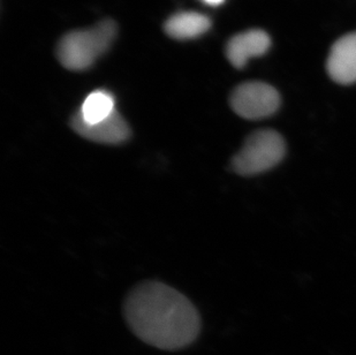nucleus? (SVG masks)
<instances>
[{"instance_id": "nucleus-1", "label": "nucleus", "mask_w": 356, "mask_h": 355, "mask_svg": "<svg viewBox=\"0 0 356 355\" xmlns=\"http://www.w3.org/2000/svg\"><path fill=\"white\" fill-rule=\"evenodd\" d=\"M124 313L142 342L165 351L185 349L201 331V319L192 302L163 283L145 282L133 288Z\"/></svg>"}, {"instance_id": "nucleus-2", "label": "nucleus", "mask_w": 356, "mask_h": 355, "mask_svg": "<svg viewBox=\"0 0 356 355\" xmlns=\"http://www.w3.org/2000/svg\"><path fill=\"white\" fill-rule=\"evenodd\" d=\"M117 31L113 21L104 20L94 27L68 33L58 43V61L71 71L87 70L111 47Z\"/></svg>"}, {"instance_id": "nucleus-3", "label": "nucleus", "mask_w": 356, "mask_h": 355, "mask_svg": "<svg viewBox=\"0 0 356 355\" xmlns=\"http://www.w3.org/2000/svg\"><path fill=\"white\" fill-rule=\"evenodd\" d=\"M282 135L273 129H261L249 135L243 147L231 161V168L243 177L259 175L275 168L285 157Z\"/></svg>"}, {"instance_id": "nucleus-4", "label": "nucleus", "mask_w": 356, "mask_h": 355, "mask_svg": "<svg viewBox=\"0 0 356 355\" xmlns=\"http://www.w3.org/2000/svg\"><path fill=\"white\" fill-rule=\"evenodd\" d=\"M229 103L240 117L259 120L273 116L280 105L278 91L264 82H245L233 90Z\"/></svg>"}, {"instance_id": "nucleus-5", "label": "nucleus", "mask_w": 356, "mask_h": 355, "mask_svg": "<svg viewBox=\"0 0 356 355\" xmlns=\"http://www.w3.org/2000/svg\"><path fill=\"white\" fill-rule=\"evenodd\" d=\"M71 126L80 136L96 143L115 145L131 138V128L117 110L105 120L96 124H87L75 113L72 117Z\"/></svg>"}, {"instance_id": "nucleus-6", "label": "nucleus", "mask_w": 356, "mask_h": 355, "mask_svg": "<svg viewBox=\"0 0 356 355\" xmlns=\"http://www.w3.org/2000/svg\"><path fill=\"white\" fill-rule=\"evenodd\" d=\"M326 70L337 84L356 82V33L337 40L330 51Z\"/></svg>"}, {"instance_id": "nucleus-7", "label": "nucleus", "mask_w": 356, "mask_h": 355, "mask_svg": "<svg viewBox=\"0 0 356 355\" xmlns=\"http://www.w3.org/2000/svg\"><path fill=\"white\" fill-rule=\"evenodd\" d=\"M271 40L266 31L254 29L236 35L229 40L226 56L236 68H243L249 59L259 57L269 50Z\"/></svg>"}, {"instance_id": "nucleus-8", "label": "nucleus", "mask_w": 356, "mask_h": 355, "mask_svg": "<svg viewBox=\"0 0 356 355\" xmlns=\"http://www.w3.org/2000/svg\"><path fill=\"white\" fill-rule=\"evenodd\" d=\"M211 27V21L197 12H180L165 22V33L175 40H192L205 34Z\"/></svg>"}, {"instance_id": "nucleus-9", "label": "nucleus", "mask_w": 356, "mask_h": 355, "mask_svg": "<svg viewBox=\"0 0 356 355\" xmlns=\"http://www.w3.org/2000/svg\"><path fill=\"white\" fill-rule=\"evenodd\" d=\"M115 111V98L105 90H96L88 95L76 113L87 124H96L110 117Z\"/></svg>"}, {"instance_id": "nucleus-10", "label": "nucleus", "mask_w": 356, "mask_h": 355, "mask_svg": "<svg viewBox=\"0 0 356 355\" xmlns=\"http://www.w3.org/2000/svg\"><path fill=\"white\" fill-rule=\"evenodd\" d=\"M201 1L207 3V5H210V6H219V5H222L225 0H201Z\"/></svg>"}]
</instances>
